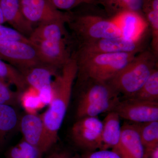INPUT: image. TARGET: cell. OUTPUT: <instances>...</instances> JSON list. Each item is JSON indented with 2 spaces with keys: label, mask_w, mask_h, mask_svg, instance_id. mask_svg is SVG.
Masks as SVG:
<instances>
[{
  "label": "cell",
  "mask_w": 158,
  "mask_h": 158,
  "mask_svg": "<svg viewBox=\"0 0 158 158\" xmlns=\"http://www.w3.org/2000/svg\"><path fill=\"white\" fill-rule=\"evenodd\" d=\"M20 116L14 107L0 104V145L19 128Z\"/></svg>",
  "instance_id": "obj_20"
},
{
  "label": "cell",
  "mask_w": 158,
  "mask_h": 158,
  "mask_svg": "<svg viewBox=\"0 0 158 158\" xmlns=\"http://www.w3.org/2000/svg\"><path fill=\"white\" fill-rule=\"evenodd\" d=\"M0 78L13 85L18 92L22 93L29 88L23 75L20 71L0 59Z\"/></svg>",
  "instance_id": "obj_22"
},
{
  "label": "cell",
  "mask_w": 158,
  "mask_h": 158,
  "mask_svg": "<svg viewBox=\"0 0 158 158\" xmlns=\"http://www.w3.org/2000/svg\"><path fill=\"white\" fill-rule=\"evenodd\" d=\"M65 19L40 24L28 37L32 44L43 41L59 40L66 37Z\"/></svg>",
  "instance_id": "obj_16"
},
{
  "label": "cell",
  "mask_w": 158,
  "mask_h": 158,
  "mask_svg": "<svg viewBox=\"0 0 158 158\" xmlns=\"http://www.w3.org/2000/svg\"><path fill=\"white\" fill-rule=\"evenodd\" d=\"M131 98L146 101L158 102V69L154 70L142 87L139 90L129 97Z\"/></svg>",
  "instance_id": "obj_23"
},
{
  "label": "cell",
  "mask_w": 158,
  "mask_h": 158,
  "mask_svg": "<svg viewBox=\"0 0 158 158\" xmlns=\"http://www.w3.org/2000/svg\"><path fill=\"white\" fill-rule=\"evenodd\" d=\"M77 73L76 60L71 56L53 79L48 108L40 115L45 127L48 151L58 141L59 130L69 106Z\"/></svg>",
  "instance_id": "obj_1"
},
{
  "label": "cell",
  "mask_w": 158,
  "mask_h": 158,
  "mask_svg": "<svg viewBox=\"0 0 158 158\" xmlns=\"http://www.w3.org/2000/svg\"><path fill=\"white\" fill-rule=\"evenodd\" d=\"M137 54L115 53L79 57L72 56L77 65L76 79L90 78L107 81L126 67Z\"/></svg>",
  "instance_id": "obj_5"
},
{
  "label": "cell",
  "mask_w": 158,
  "mask_h": 158,
  "mask_svg": "<svg viewBox=\"0 0 158 158\" xmlns=\"http://www.w3.org/2000/svg\"><path fill=\"white\" fill-rule=\"evenodd\" d=\"M58 10L70 11L81 5H97L94 0H48Z\"/></svg>",
  "instance_id": "obj_26"
},
{
  "label": "cell",
  "mask_w": 158,
  "mask_h": 158,
  "mask_svg": "<svg viewBox=\"0 0 158 158\" xmlns=\"http://www.w3.org/2000/svg\"><path fill=\"white\" fill-rule=\"evenodd\" d=\"M134 123L148 158L152 152L158 147V121Z\"/></svg>",
  "instance_id": "obj_21"
},
{
  "label": "cell",
  "mask_w": 158,
  "mask_h": 158,
  "mask_svg": "<svg viewBox=\"0 0 158 158\" xmlns=\"http://www.w3.org/2000/svg\"><path fill=\"white\" fill-rule=\"evenodd\" d=\"M0 59L20 71L41 64L37 50L31 42L6 41L0 42Z\"/></svg>",
  "instance_id": "obj_7"
},
{
  "label": "cell",
  "mask_w": 158,
  "mask_h": 158,
  "mask_svg": "<svg viewBox=\"0 0 158 158\" xmlns=\"http://www.w3.org/2000/svg\"><path fill=\"white\" fill-rule=\"evenodd\" d=\"M120 118L114 111H110L102 121L101 149H113L118 145L121 134Z\"/></svg>",
  "instance_id": "obj_17"
},
{
  "label": "cell",
  "mask_w": 158,
  "mask_h": 158,
  "mask_svg": "<svg viewBox=\"0 0 158 158\" xmlns=\"http://www.w3.org/2000/svg\"><path fill=\"white\" fill-rule=\"evenodd\" d=\"M41 64L56 69L63 67L71 54L67 46L66 38L59 40L43 41L34 44Z\"/></svg>",
  "instance_id": "obj_11"
},
{
  "label": "cell",
  "mask_w": 158,
  "mask_h": 158,
  "mask_svg": "<svg viewBox=\"0 0 158 158\" xmlns=\"http://www.w3.org/2000/svg\"><path fill=\"white\" fill-rule=\"evenodd\" d=\"M43 153L22 139L7 152L6 158H43Z\"/></svg>",
  "instance_id": "obj_24"
},
{
  "label": "cell",
  "mask_w": 158,
  "mask_h": 158,
  "mask_svg": "<svg viewBox=\"0 0 158 158\" xmlns=\"http://www.w3.org/2000/svg\"><path fill=\"white\" fill-rule=\"evenodd\" d=\"M45 158H78L73 156L69 152L64 150H59L51 152Z\"/></svg>",
  "instance_id": "obj_29"
},
{
  "label": "cell",
  "mask_w": 158,
  "mask_h": 158,
  "mask_svg": "<svg viewBox=\"0 0 158 158\" xmlns=\"http://www.w3.org/2000/svg\"><path fill=\"white\" fill-rule=\"evenodd\" d=\"M112 150L122 158H148L135 125L129 122L122 125L119 142Z\"/></svg>",
  "instance_id": "obj_14"
},
{
  "label": "cell",
  "mask_w": 158,
  "mask_h": 158,
  "mask_svg": "<svg viewBox=\"0 0 158 158\" xmlns=\"http://www.w3.org/2000/svg\"><path fill=\"white\" fill-rule=\"evenodd\" d=\"M148 158H158V147L152 152Z\"/></svg>",
  "instance_id": "obj_30"
},
{
  "label": "cell",
  "mask_w": 158,
  "mask_h": 158,
  "mask_svg": "<svg viewBox=\"0 0 158 158\" xmlns=\"http://www.w3.org/2000/svg\"><path fill=\"white\" fill-rule=\"evenodd\" d=\"M158 58L151 50L146 49L107 82L122 98L129 97L143 86L153 71L158 67Z\"/></svg>",
  "instance_id": "obj_3"
},
{
  "label": "cell",
  "mask_w": 158,
  "mask_h": 158,
  "mask_svg": "<svg viewBox=\"0 0 158 158\" xmlns=\"http://www.w3.org/2000/svg\"><path fill=\"white\" fill-rule=\"evenodd\" d=\"M19 128L26 142L44 154L48 152L44 124L40 115L26 113L20 118Z\"/></svg>",
  "instance_id": "obj_13"
},
{
  "label": "cell",
  "mask_w": 158,
  "mask_h": 158,
  "mask_svg": "<svg viewBox=\"0 0 158 158\" xmlns=\"http://www.w3.org/2000/svg\"><path fill=\"white\" fill-rule=\"evenodd\" d=\"M5 23H6V20L3 15L2 11L0 7V25H3V24Z\"/></svg>",
  "instance_id": "obj_31"
},
{
  "label": "cell",
  "mask_w": 158,
  "mask_h": 158,
  "mask_svg": "<svg viewBox=\"0 0 158 158\" xmlns=\"http://www.w3.org/2000/svg\"><path fill=\"white\" fill-rule=\"evenodd\" d=\"M103 123L98 116L77 119L70 131L74 144L86 152L101 149Z\"/></svg>",
  "instance_id": "obj_8"
},
{
  "label": "cell",
  "mask_w": 158,
  "mask_h": 158,
  "mask_svg": "<svg viewBox=\"0 0 158 158\" xmlns=\"http://www.w3.org/2000/svg\"><path fill=\"white\" fill-rule=\"evenodd\" d=\"M14 40L31 42L28 37L14 29L0 25V42Z\"/></svg>",
  "instance_id": "obj_27"
},
{
  "label": "cell",
  "mask_w": 158,
  "mask_h": 158,
  "mask_svg": "<svg viewBox=\"0 0 158 158\" xmlns=\"http://www.w3.org/2000/svg\"><path fill=\"white\" fill-rule=\"evenodd\" d=\"M0 7L6 22L28 38L34 28L23 14L20 0H0Z\"/></svg>",
  "instance_id": "obj_15"
},
{
  "label": "cell",
  "mask_w": 158,
  "mask_h": 158,
  "mask_svg": "<svg viewBox=\"0 0 158 158\" xmlns=\"http://www.w3.org/2000/svg\"><path fill=\"white\" fill-rule=\"evenodd\" d=\"M57 70L40 64L22 73L29 88L37 92L42 104H48L50 101L52 77L57 73Z\"/></svg>",
  "instance_id": "obj_10"
},
{
  "label": "cell",
  "mask_w": 158,
  "mask_h": 158,
  "mask_svg": "<svg viewBox=\"0 0 158 158\" xmlns=\"http://www.w3.org/2000/svg\"><path fill=\"white\" fill-rule=\"evenodd\" d=\"M21 94L11 90L9 84L0 78V104L9 105L16 107L20 102Z\"/></svg>",
  "instance_id": "obj_25"
},
{
  "label": "cell",
  "mask_w": 158,
  "mask_h": 158,
  "mask_svg": "<svg viewBox=\"0 0 158 158\" xmlns=\"http://www.w3.org/2000/svg\"><path fill=\"white\" fill-rule=\"evenodd\" d=\"M113 111L120 118L133 123L158 121V102L120 98Z\"/></svg>",
  "instance_id": "obj_9"
},
{
  "label": "cell",
  "mask_w": 158,
  "mask_h": 158,
  "mask_svg": "<svg viewBox=\"0 0 158 158\" xmlns=\"http://www.w3.org/2000/svg\"><path fill=\"white\" fill-rule=\"evenodd\" d=\"M78 158H122L113 150L98 149L94 151L88 152Z\"/></svg>",
  "instance_id": "obj_28"
},
{
  "label": "cell",
  "mask_w": 158,
  "mask_h": 158,
  "mask_svg": "<svg viewBox=\"0 0 158 158\" xmlns=\"http://www.w3.org/2000/svg\"><path fill=\"white\" fill-rule=\"evenodd\" d=\"M144 31L136 39L122 36L98 40L79 44L72 55L79 57L115 53L138 54L147 49L148 35L147 30Z\"/></svg>",
  "instance_id": "obj_6"
},
{
  "label": "cell",
  "mask_w": 158,
  "mask_h": 158,
  "mask_svg": "<svg viewBox=\"0 0 158 158\" xmlns=\"http://www.w3.org/2000/svg\"><path fill=\"white\" fill-rule=\"evenodd\" d=\"M142 13L149 26L151 50L158 58V0H144Z\"/></svg>",
  "instance_id": "obj_19"
},
{
  "label": "cell",
  "mask_w": 158,
  "mask_h": 158,
  "mask_svg": "<svg viewBox=\"0 0 158 158\" xmlns=\"http://www.w3.org/2000/svg\"><path fill=\"white\" fill-rule=\"evenodd\" d=\"M76 80L79 91L77 119L113 111L120 98L107 82L90 78Z\"/></svg>",
  "instance_id": "obj_2"
},
{
  "label": "cell",
  "mask_w": 158,
  "mask_h": 158,
  "mask_svg": "<svg viewBox=\"0 0 158 158\" xmlns=\"http://www.w3.org/2000/svg\"><path fill=\"white\" fill-rule=\"evenodd\" d=\"M20 4L24 16L32 25L67 20L68 13L56 9L48 0H20Z\"/></svg>",
  "instance_id": "obj_12"
},
{
  "label": "cell",
  "mask_w": 158,
  "mask_h": 158,
  "mask_svg": "<svg viewBox=\"0 0 158 158\" xmlns=\"http://www.w3.org/2000/svg\"><path fill=\"white\" fill-rule=\"evenodd\" d=\"M94 1H95V2H96L97 4V5H98L97 2V0H94Z\"/></svg>",
  "instance_id": "obj_32"
},
{
  "label": "cell",
  "mask_w": 158,
  "mask_h": 158,
  "mask_svg": "<svg viewBox=\"0 0 158 158\" xmlns=\"http://www.w3.org/2000/svg\"><path fill=\"white\" fill-rule=\"evenodd\" d=\"M98 5L103 6L110 18L118 17L126 12H131L142 17L144 0H97Z\"/></svg>",
  "instance_id": "obj_18"
},
{
  "label": "cell",
  "mask_w": 158,
  "mask_h": 158,
  "mask_svg": "<svg viewBox=\"0 0 158 158\" xmlns=\"http://www.w3.org/2000/svg\"><path fill=\"white\" fill-rule=\"evenodd\" d=\"M65 24L72 32L78 45L98 40L123 36L121 28L107 15L85 12H68Z\"/></svg>",
  "instance_id": "obj_4"
}]
</instances>
